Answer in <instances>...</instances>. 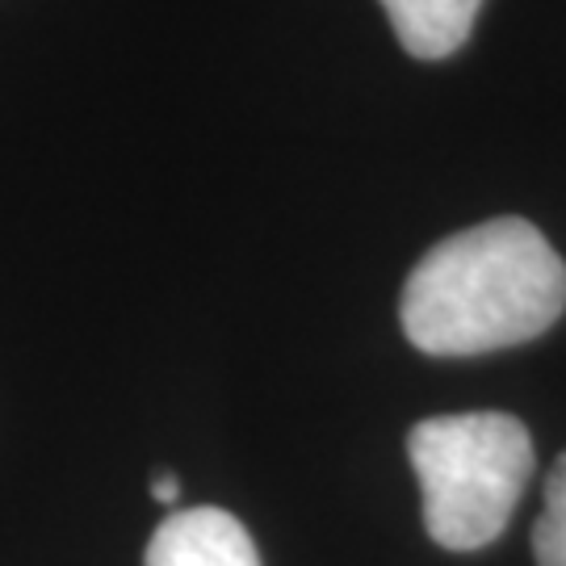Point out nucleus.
Here are the masks:
<instances>
[{"label": "nucleus", "mask_w": 566, "mask_h": 566, "mask_svg": "<svg viewBox=\"0 0 566 566\" xmlns=\"http://www.w3.org/2000/svg\"><path fill=\"white\" fill-rule=\"evenodd\" d=\"M566 311V264L525 219H491L441 240L403 285V332L432 357L512 348Z\"/></svg>", "instance_id": "obj_1"}, {"label": "nucleus", "mask_w": 566, "mask_h": 566, "mask_svg": "<svg viewBox=\"0 0 566 566\" xmlns=\"http://www.w3.org/2000/svg\"><path fill=\"white\" fill-rule=\"evenodd\" d=\"M407 458L424 491L428 537L446 549H483L525 495L533 437L504 411L432 416L411 428Z\"/></svg>", "instance_id": "obj_2"}, {"label": "nucleus", "mask_w": 566, "mask_h": 566, "mask_svg": "<svg viewBox=\"0 0 566 566\" xmlns=\"http://www.w3.org/2000/svg\"><path fill=\"white\" fill-rule=\"evenodd\" d=\"M147 566H261V554L231 512L181 507L151 533Z\"/></svg>", "instance_id": "obj_3"}, {"label": "nucleus", "mask_w": 566, "mask_h": 566, "mask_svg": "<svg viewBox=\"0 0 566 566\" xmlns=\"http://www.w3.org/2000/svg\"><path fill=\"white\" fill-rule=\"evenodd\" d=\"M382 9L407 55L446 60L470 39L483 0H382Z\"/></svg>", "instance_id": "obj_4"}, {"label": "nucleus", "mask_w": 566, "mask_h": 566, "mask_svg": "<svg viewBox=\"0 0 566 566\" xmlns=\"http://www.w3.org/2000/svg\"><path fill=\"white\" fill-rule=\"evenodd\" d=\"M533 554L537 566H566V453L546 479V507L533 528Z\"/></svg>", "instance_id": "obj_5"}, {"label": "nucleus", "mask_w": 566, "mask_h": 566, "mask_svg": "<svg viewBox=\"0 0 566 566\" xmlns=\"http://www.w3.org/2000/svg\"><path fill=\"white\" fill-rule=\"evenodd\" d=\"M151 495H156L160 504H177V495H181V483H177L168 470H160V474L151 479Z\"/></svg>", "instance_id": "obj_6"}]
</instances>
